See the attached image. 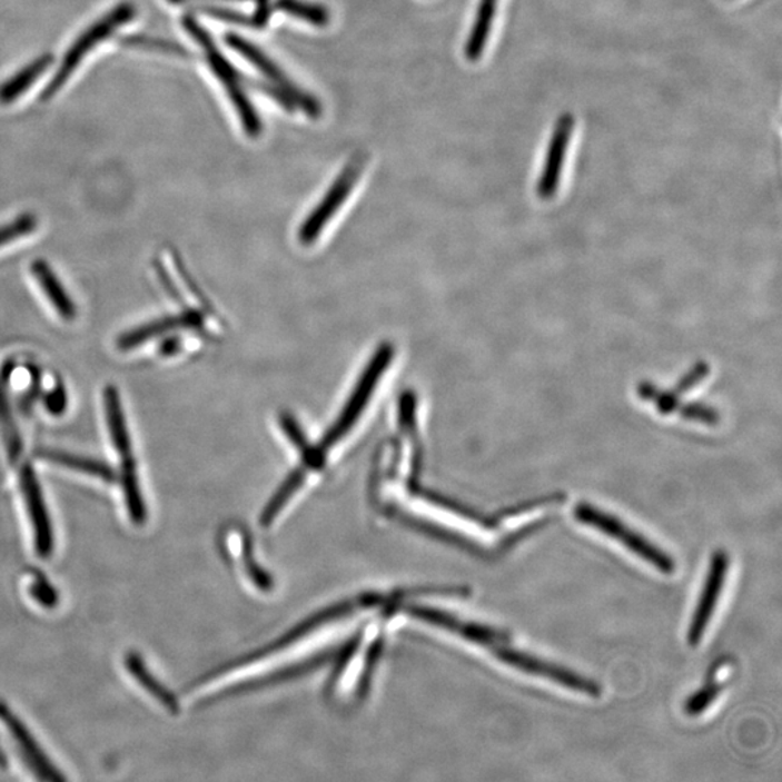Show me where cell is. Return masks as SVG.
Masks as SVG:
<instances>
[{
	"mask_svg": "<svg viewBox=\"0 0 782 782\" xmlns=\"http://www.w3.org/2000/svg\"><path fill=\"white\" fill-rule=\"evenodd\" d=\"M181 23H184L185 30L190 33L191 38L204 48L206 57H208L210 69H212L216 77H218L220 83L224 85L230 102H232L235 109H237L244 131L247 132L249 138L260 137L263 132L261 119L258 117L251 100H249L246 89H244L241 81L242 73H239V71L230 65L227 57L216 47L210 33L206 31L195 18L185 17Z\"/></svg>",
	"mask_w": 782,
	"mask_h": 782,
	"instance_id": "6da1fadb",
	"label": "cell"
},
{
	"mask_svg": "<svg viewBox=\"0 0 782 782\" xmlns=\"http://www.w3.org/2000/svg\"><path fill=\"white\" fill-rule=\"evenodd\" d=\"M575 519L594 527L604 535L621 542L632 554L645 560L652 567L661 571L662 574H673L675 561L664 551L647 541L640 532L632 529L626 523L618 521L611 513L603 512L602 508L594 507L590 503H580L574 511Z\"/></svg>",
	"mask_w": 782,
	"mask_h": 782,
	"instance_id": "7a4b0ae2",
	"label": "cell"
},
{
	"mask_svg": "<svg viewBox=\"0 0 782 782\" xmlns=\"http://www.w3.org/2000/svg\"><path fill=\"white\" fill-rule=\"evenodd\" d=\"M136 7L133 4L125 2L118 4L117 8L108 12L102 19L96 21L93 26H90L77 40L73 46L69 48L65 59H62L59 70L55 77H52L50 83L47 85L44 92L41 93V100H50L55 98L57 93L60 92L62 86L69 81L71 75L75 73L77 67L83 61L85 57L89 55L93 48L108 37L112 36L119 27L125 26V23L131 22L133 17H136Z\"/></svg>",
	"mask_w": 782,
	"mask_h": 782,
	"instance_id": "3957f363",
	"label": "cell"
},
{
	"mask_svg": "<svg viewBox=\"0 0 782 782\" xmlns=\"http://www.w3.org/2000/svg\"><path fill=\"white\" fill-rule=\"evenodd\" d=\"M491 651L497 660L522 671V673L544 676V679L553 681L555 684L563 685V687L575 691V693L588 695V697H600L603 693L602 685L596 683V681L564 669V666L553 664V662L536 659V656L515 650L508 644L494 646Z\"/></svg>",
	"mask_w": 782,
	"mask_h": 782,
	"instance_id": "277c9868",
	"label": "cell"
},
{
	"mask_svg": "<svg viewBox=\"0 0 782 782\" xmlns=\"http://www.w3.org/2000/svg\"><path fill=\"white\" fill-rule=\"evenodd\" d=\"M225 42H227L234 51H237L239 56H242L244 59L251 62L254 67H257L263 75H266L271 83L278 86L283 92L289 96L293 103L296 105V108L304 110L307 117L319 118L320 115H323V107H320L319 100L306 93L299 86L293 83L289 77L283 73L280 67H278L266 52L261 51L260 48L247 41L246 38L237 36V33H228V36H225Z\"/></svg>",
	"mask_w": 782,
	"mask_h": 782,
	"instance_id": "5b68a950",
	"label": "cell"
},
{
	"mask_svg": "<svg viewBox=\"0 0 782 782\" xmlns=\"http://www.w3.org/2000/svg\"><path fill=\"white\" fill-rule=\"evenodd\" d=\"M19 491L31 527L33 550L40 558H48L55 553V532L44 494L30 464L19 469Z\"/></svg>",
	"mask_w": 782,
	"mask_h": 782,
	"instance_id": "8992f818",
	"label": "cell"
},
{
	"mask_svg": "<svg viewBox=\"0 0 782 782\" xmlns=\"http://www.w3.org/2000/svg\"><path fill=\"white\" fill-rule=\"evenodd\" d=\"M729 565H731V560H729L726 551L722 550L714 553L712 561H710L706 583H704L702 596H700L697 606H695L687 632V644L691 647L699 646L710 621H712L724 583H726Z\"/></svg>",
	"mask_w": 782,
	"mask_h": 782,
	"instance_id": "52a82bcc",
	"label": "cell"
},
{
	"mask_svg": "<svg viewBox=\"0 0 782 782\" xmlns=\"http://www.w3.org/2000/svg\"><path fill=\"white\" fill-rule=\"evenodd\" d=\"M0 723L7 729L9 736H11L13 745H16L19 756L26 762V765L30 768V771L37 779L47 781L62 780L61 772L48 756L41 746L38 745L36 738L32 733L28 731L26 723L21 719L17 717V714L12 712L11 709L4 706L0 703Z\"/></svg>",
	"mask_w": 782,
	"mask_h": 782,
	"instance_id": "ba28073f",
	"label": "cell"
},
{
	"mask_svg": "<svg viewBox=\"0 0 782 782\" xmlns=\"http://www.w3.org/2000/svg\"><path fill=\"white\" fill-rule=\"evenodd\" d=\"M363 166L364 158L359 156L354 158V160L345 167L343 175H340L337 181H335V185L330 187L328 195L320 201L318 208L311 212L310 218L306 220L304 229H301V237L306 239L315 238L316 234H319L320 230L324 229L325 224L333 218L334 214L339 209V206L348 198L349 191H352L354 185L357 184Z\"/></svg>",
	"mask_w": 782,
	"mask_h": 782,
	"instance_id": "9c48e42d",
	"label": "cell"
},
{
	"mask_svg": "<svg viewBox=\"0 0 782 782\" xmlns=\"http://www.w3.org/2000/svg\"><path fill=\"white\" fill-rule=\"evenodd\" d=\"M574 128V118L570 113L560 117L555 125L553 138H551L548 152H546L544 171L537 185V195L541 198H553L556 187L560 185L561 170L568 150L571 132Z\"/></svg>",
	"mask_w": 782,
	"mask_h": 782,
	"instance_id": "30bf717a",
	"label": "cell"
},
{
	"mask_svg": "<svg viewBox=\"0 0 782 782\" xmlns=\"http://www.w3.org/2000/svg\"><path fill=\"white\" fill-rule=\"evenodd\" d=\"M417 613H419L422 617H425L426 621L434 622L436 625L458 633V635L465 637V640L472 641L474 644L486 646L488 650L511 642V635H508L506 631L496 630V627L463 622L457 617L449 616V614L435 611H420Z\"/></svg>",
	"mask_w": 782,
	"mask_h": 782,
	"instance_id": "8fae6325",
	"label": "cell"
},
{
	"mask_svg": "<svg viewBox=\"0 0 782 782\" xmlns=\"http://www.w3.org/2000/svg\"><path fill=\"white\" fill-rule=\"evenodd\" d=\"M199 325L200 316L195 314V311H186V314L154 320V323L138 326V328L123 334L122 337L118 339V348L122 349V352H129V349L141 347V345L148 343V340L161 337V335L170 333V330L196 328V326Z\"/></svg>",
	"mask_w": 782,
	"mask_h": 782,
	"instance_id": "7c38bea8",
	"label": "cell"
},
{
	"mask_svg": "<svg viewBox=\"0 0 782 782\" xmlns=\"http://www.w3.org/2000/svg\"><path fill=\"white\" fill-rule=\"evenodd\" d=\"M103 400L110 439H112L115 449H117L119 457H121V463H123V461L133 459L131 438H129L121 396H119L117 387L108 386L105 388Z\"/></svg>",
	"mask_w": 782,
	"mask_h": 782,
	"instance_id": "4fadbf2b",
	"label": "cell"
},
{
	"mask_svg": "<svg viewBox=\"0 0 782 782\" xmlns=\"http://www.w3.org/2000/svg\"><path fill=\"white\" fill-rule=\"evenodd\" d=\"M31 268L33 277H36L41 289L44 290L47 299L55 306L57 314L67 320L75 319L77 309L73 300L70 299L69 293L62 287L61 281L50 266L46 261L37 260Z\"/></svg>",
	"mask_w": 782,
	"mask_h": 782,
	"instance_id": "5bb4252c",
	"label": "cell"
},
{
	"mask_svg": "<svg viewBox=\"0 0 782 782\" xmlns=\"http://www.w3.org/2000/svg\"><path fill=\"white\" fill-rule=\"evenodd\" d=\"M40 458L48 463L61 465V467L73 469V472L86 474V476L103 479L105 483L117 482L118 474L103 461L85 458L80 455L62 453V451L42 449Z\"/></svg>",
	"mask_w": 782,
	"mask_h": 782,
	"instance_id": "9a60e30c",
	"label": "cell"
},
{
	"mask_svg": "<svg viewBox=\"0 0 782 782\" xmlns=\"http://www.w3.org/2000/svg\"><path fill=\"white\" fill-rule=\"evenodd\" d=\"M52 62H55V57L51 55L38 57L30 65L23 67L21 71H18L17 75H13L11 79L0 85V103L9 105L16 102L19 96L26 93L50 69Z\"/></svg>",
	"mask_w": 782,
	"mask_h": 782,
	"instance_id": "2e32d148",
	"label": "cell"
},
{
	"mask_svg": "<svg viewBox=\"0 0 782 782\" xmlns=\"http://www.w3.org/2000/svg\"><path fill=\"white\" fill-rule=\"evenodd\" d=\"M125 669H127L129 675H131L132 679L137 681L139 687L143 689V691H147V693L150 694L151 697L158 700L161 706H165L166 709L176 712V699L172 697L170 691L167 690L165 685H162L160 681L156 680V676L150 673V670H148L147 665L143 664L141 656L136 654V652H131V654H128L127 659H125Z\"/></svg>",
	"mask_w": 782,
	"mask_h": 782,
	"instance_id": "e0dca14e",
	"label": "cell"
},
{
	"mask_svg": "<svg viewBox=\"0 0 782 782\" xmlns=\"http://www.w3.org/2000/svg\"><path fill=\"white\" fill-rule=\"evenodd\" d=\"M121 486L129 519L133 525H143L147 521V507L139 487L136 461L121 463Z\"/></svg>",
	"mask_w": 782,
	"mask_h": 782,
	"instance_id": "ac0fdd59",
	"label": "cell"
},
{
	"mask_svg": "<svg viewBox=\"0 0 782 782\" xmlns=\"http://www.w3.org/2000/svg\"><path fill=\"white\" fill-rule=\"evenodd\" d=\"M496 8L497 0H482L479 2L473 31L469 33L467 44H465V57L469 61H476L483 56L488 36H491Z\"/></svg>",
	"mask_w": 782,
	"mask_h": 782,
	"instance_id": "d6986e66",
	"label": "cell"
},
{
	"mask_svg": "<svg viewBox=\"0 0 782 782\" xmlns=\"http://www.w3.org/2000/svg\"><path fill=\"white\" fill-rule=\"evenodd\" d=\"M0 434H2L4 449H7L9 459L17 463L22 455V438L17 428L16 419H13L11 407L8 405L7 397L3 395L0 387Z\"/></svg>",
	"mask_w": 782,
	"mask_h": 782,
	"instance_id": "ffe728a7",
	"label": "cell"
},
{
	"mask_svg": "<svg viewBox=\"0 0 782 782\" xmlns=\"http://www.w3.org/2000/svg\"><path fill=\"white\" fill-rule=\"evenodd\" d=\"M273 9L289 13V16L316 27H325L329 22L328 9L324 8L323 4L309 3L305 0H277Z\"/></svg>",
	"mask_w": 782,
	"mask_h": 782,
	"instance_id": "44dd1931",
	"label": "cell"
},
{
	"mask_svg": "<svg viewBox=\"0 0 782 782\" xmlns=\"http://www.w3.org/2000/svg\"><path fill=\"white\" fill-rule=\"evenodd\" d=\"M123 46L136 47V48H148V50L165 51L167 55H175L187 57V52L184 46L177 44L175 41L160 40V38L147 37V36H131L123 38L121 41Z\"/></svg>",
	"mask_w": 782,
	"mask_h": 782,
	"instance_id": "7402d4cb",
	"label": "cell"
},
{
	"mask_svg": "<svg viewBox=\"0 0 782 782\" xmlns=\"http://www.w3.org/2000/svg\"><path fill=\"white\" fill-rule=\"evenodd\" d=\"M721 691L722 685L710 681V683L704 685L703 689H700L697 693L691 695L687 702H685V713H687L689 716H699V714H702L704 710L719 697Z\"/></svg>",
	"mask_w": 782,
	"mask_h": 782,
	"instance_id": "603a6c76",
	"label": "cell"
},
{
	"mask_svg": "<svg viewBox=\"0 0 782 782\" xmlns=\"http://www.w3.org/2000/svg\"><path fill=\"white\" fill-rule=\"evenodd\" d=\"M37 227V219L32 215H23L21 218L12 220L11 224L0 227V247L7 246L9 242L26 237L31 234Z\"/></svg>",
	"mask_w": 782,
	"mask_h": 782,
	"instance_id": "cb8c5ba5",
	"label": "cell"
},
{
	"mask_svg": "<svg viewBox=\"0 0 782 782\" xmlns=\"http://www.w3.org/2000/svg\"><path fill=\"white\" fill-rule=\"evenodd\" d=\"M241 81L242 85L249 86V89L257 90V92L267 95L268 98L276 100V102L280 105L281 108H285L287 112H293V110L296 109V105L293 103V100L289 98V96L283 92V90L278 88V86L271 83V81L249 79V77L244 75L241 76Z\"/></svg>",
	"mask_w": 782,
	"mask_h": 782,
	"instance_id": "d4e9b609",
	"label": "cell"
},
{
	"mask_svg": "<svg viewBox=\"0 0 782 782\" xmlns=\"http://www.w3.org/2000/svg\"><path fill=\"white\" fill-rule=\"evenodd\" d=\"M28 593H30L31 598L36 600L42 607L56 606V590L48 584L46 578L40 577V575H32V577L28 580Z\"/></svg>",
	"mask_w": 782,
	"mask_h": 782,
	"instance_id": "484cf974",
	"label": "cell"
},
{
	"mask_svg": "<svg viewBox=\"0 0 782 782\" xmlns=\"http://www.w3.org/2000/svg\"><path fill=\"white\" fill-rule=\"evenodd\" d=\"M199 11L210 18L218 19V21L235 23V26H253L251 17L242 12L232 11V9L210 7V4H208V7L199 8Z\"/></svg>",
	"mask_w": 782,
	"mask_h": 782,
	"instance_id": "4316f807",
	"label": "cell"
},
{
	"mask_svg": "<svg viewBox=\"0 0 782 782\" xmlns=\"http://www.w3.org/2000/svg\"><path fill=\"white\" fill-rule=\"evenodd\" d=\"M257 7L251 16V22L254 28L257 30H263L267 27L268 21H270L273 4L271 0H256Z\"/></svg>",
	"mask_w": 782,
	"mask_h": 782,
	"instance_id": "83f0119b",
	"label": "cell"
},
{
	"mask_svg": "<svg viewBox=\"0 0 782 782\" xmlns=\"http://www.w3.org/2000/svg\"><path fill=\"white\" fill-rule=\"evenodd\" d=\"M67 399L66 393L59 388V390L52 392L50 396L47 397V407L51 414L60 415L62 410L66 409Z\"/></svg>",
	"mask_w": 782,
	"mask_h": 782,
	"instance_id": "f1b7e54d",
	"label": "cell"
},
{
	"mask_svg": "<svg viewBox=\"0 0 782 782\" xmlns=\"http://www.w3.org/2000/svg\"><path fill=\"white\" fill-rule=\"evenodd\" d=\"M8 765L7 756H4V753L2 750H0V768H4Z\"/></svg>",
	"mask_w": 782,
	"mask_h": 782,
	"instance_id": "f546056e",
	"label": "cell"
},
{
	"mask_svg": "<svg viewBox=\"0 0 782 782\" xmlns=\"http://www.w3.org/2000/svg\"><path fill=\"white\" fill-rule=\"evenodd\" d=\"M171 2L179 3V2H185V0H171Z\"/></svg>",
	"mask_w": 782,
	"mask_h": 782,
	"instance_id": "4dcf8cb0",
	"label": "cell"
}]
</instances>
